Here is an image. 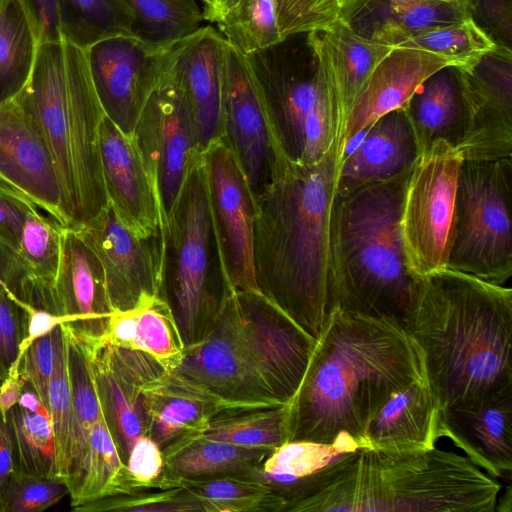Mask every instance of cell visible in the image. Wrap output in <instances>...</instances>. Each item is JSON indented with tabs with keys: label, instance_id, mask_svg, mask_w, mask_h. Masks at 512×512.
Wrapping results in <instances>:
<instances>
[{
	"label": "cell",
	"instance_id": "8d00e7d4",
	"mask_svg": "<svg viewBox=\"0 0 512 512\" xmlns=\"http://www.w3.org/2000/svg\"><path fill=\"white\" fill-rule=\"evenodd\" d=\"M62 37L83 48L118 36L139 37L123 0H58Z\"/></svg>",
	"mask_w": 512,
	"mask_h": 512
},
{
	"label": "cell",
	"instance_id": "d6a6232c",
	"mask_svg": "<svg viewBox=\"0 0 512 512\" xmlns=\"http://www.w3.org/2000/svg\"><path fill=\"white\" fill-rule=\"evenodd\" d=\"M273 449L239 446L201 436L185 438L163 450L164 474L197 478L258 473Z\"/></svg>",
	"mask_w": 512,
	"mask_h": 512
},
{
	"label": "cell",
	"instance_id": "c3c4849f",
	"mask_svg": "<svg viewBox=\"0 0 512 512\" xmlns=\"http://www.w3.org/2000/svg\"><path fill=\"white\" fill-rule=\"evenodd\" d=\"M16 269L15 252L0 241V382L7 376L25 334L24 313L8 294Z\"/></svg>",
	"mask_w": 512,
	"mask_h": 512
},
{
	"label": "cell",
	"instance_id": "be15d7a7",
	"mask_svg": "<svg viewBox=\"0 0 512 512\" xmlns=\"http://www.w3.org/2000/svg\"><path fill=\"white\" fill-rule=\"evenodd\" d=\"M5 1H6V0H0V11H1L2 6L4 5Z\"/></svg>",
	"mask_w": 512,
	"mask_h": 512
},
{
	"label": "cell",
	"instance_id": "9a60e30c",
	"mask_svg": "<svg viewBox=\"0 0 512 512\" xmlns=\"http://www.w3.org/2000/svg\"><path fill=\"white\" fill-rule=\"evenodd\" d=\"M209 208L226 277L234 290L259 291L253 261L256 199L220 137L202 152Z\"/></svg>",
	"mask_w": 512,
	"mask_h": 512
},
{
	"label": "cell",
	"instance_id": "f907efd6",
	"mask_svg": "<svg viewBox=\"0 0 512 512\" xmlns=\"http://www.w3.org/2000/svg\"><path fill=\"white\" fill-rule=\"evenodd\" d=\"M60 334L61 325L35 340L24 353L20 363V374L24 383L34 390L46 408Z\"/></svg>",
	"mask_w": 512,
	"mask_h": 512
},
{
	"label": "cell",
	"instance_id": "60d3db41",
	"mask_svg": "<svg viewBox=\"0 0 512 512\" xmlns=\"http://www.w3.org/2000/svg\"><path fill=\"white\" fill-rule=\"evenodd\" d=\"M7 419L14 439L15 468L31 475L55 478L54 439L47 408L29 411L16 404Z\"/></svg>",
	"mask_w": 512,
	"mask_h": 512
},
{
	"label": "cell",
	"instance_id": "f1b7e54d",
	"mask_svg": "<svg viewBox=\"0 0 512 512\" xmlns=\"http://www.w3.org/2000/svg\"><path fill=\"white\" fill-rule=\"evenodd\" d=\"M405 110L420 152L442 140L456 149L467 128V103L457 66H446L427 77Z\"/></svg>",
	"mask_w": 512,
	"mask_h": 512
},
{
	"label": "cell",
	"instance_id": "e575fe53",
	"mask_svg": "<svg viewBox=\"0 0 512 512\" xmlns=\"http://www.w3.org/2000/svg\"><path fill=\"white\" fill-rule=\"evenodd\" d=\"M135 489L139 488L133 486L128 476L101 411L91 433L81 472L68 490L71 506L74 508Z\"/></svg>",
	"mask_w": 512,
	"mask_h": 512
},
{
	"label": "cell",
	"instance_id": "f5cc1de1",
	"mask_svg": "<svg viewBox=\"0 0 512 512\" xmlns=\"http://www.w3.org/2000/svg\"><path fill=\"white\" fill-rule=\"evenodd\" d=\"M511 0H468L474 22L497 46L511 49Z\"/></svg>",
	"mask_w": 512,
	"mask_h": 512
},
{
	"label": "cell",
	"instance_id": "94428289",
	"mask_svg": "<svg viewBox=\"0 0 512 512\" xmlns=\"http://www.w3.org/2000/svg\"><path fill=\"white\" fill-rule=\"evenodd\" d=\"M0 193L11 195V196L18 197V198L25 199V200H29L18 189H16L12 184H10L1 174H0Z\"/></svg>",
	"mask_w": 512,
	"mask_h": 512
},
{
	"label": "cell",
	"instance_id": "bcb514c9",
	"mask_svg": "<svg viewBox=\"0 0 512 512\" xmlns=\"http://www.w3.org/2000/svg\"><path fill=\"white\" fill-rule=\"evenodd\" d=\"M133 491L104 497L72 508L77 512L124 511V512H202L199 502L180 487Z\"/></svg>",
	"mask_w": 512,
	"mask_h": 512
},
{
	"label": "cell",
	"instance_id": "4fadbf2b",
	"mask_svg": "<svg viewBox=\"0 0 512 512\" xmlns=\"http://www.w3.org/2000/svg\"><path fill=\"white\" fill-rule=\"evenodd\" d=\"M87 345L100 408L126 465L134 442L148 434L151 395L170 369L139 350L104 340Z\"/></svg>",
	"mask_w": 512,
	"mask_h": 512
},
{
	"label": "cell",
	"instance_id": "9c48e42d",
	"mask_svg": "<svg viewBox=\"0 0 512 512\" xmlns=\"http://www.w3.org/2000/svg\"><path fill=\"white\" fill-rule=\"evenodd\" d=\"M512 157L463 161L447 268L503 285L512 275Z\"/></svg>",
	"mask_w": 512,
	"mask_h": 512
},
{
	"label": "cell",
	"instance_id": "ee69618b",
	"mask_svg": "<svg viewBox=\"0 0 512 512\" xmlns=\"http://www.w3.org/2000/svg\"><path fill=\"white\" fill-rule=\"evenodd\" d=\"M497 45L474 22L468 19L416 34L397 47L425 50L463 67L477 61Z\"/></svg>",
	"mask_w": 512,
	"mask_h": 512
},
{
	"label": "cell",
	"instance_id": "4dcf8cb0",
	"mask_svg": "<svg viewBox=\"0 0 512 512\" xmlns=\"http://www.w3.org/2000/svg\"><path fill=\"white\" fill-rule=\"evenodd\" d=\"M180 487L202 512H280L285 499L263 472L184 478L162 475L157 488Z\"/></svg>",
	"mask_w": 512,
	"mask_h": 512
},
{
	"label": "cell",
	"instance_id": "d4e9b609",
	"mask_svg": "<svg viewBox=\"0 0 512 512\" xmlns=\"http://www.w3.org/2000/svg\"><path fill=\"white\" fill-rule=\"evenodd\" d=\"M361 135L358 147L341 159L336 194L404 175L421 153L405 108L381 116Z\"/></svg>",
	"mask_w": 512,
	"mask_h": 512
},
{
	"label": "cell",
	"instance_id": "5bb4252c",
	"mask_svg": "<svg viewBox=\"0 0 512 512\" xmlns=\"http://www.w3.org/2000/svg\"><path fill=\"white\" fill-rule=\"evenodd\" d=\"M294 35L249 57L260 82L269 118L286 159L299 165L305 126L321 89L314 54L306 41Z\"/></svg>",
	"mask_w": 512,
	"mask_h": 512
},
{
	"label": "cell",
	"instance_id": "836d02e7",
	"mask_svg": "<svg viewBox=\"0 0 512 512\" xmlns=\"http://www.w3.org/2000/svg\"><path fill=\"white\" fill-rule=\"evenodd\" d=\"M63 328L67 341L73 403L70 457L65 481L69 490L83 467L91 433L101 414V408L90 368L88 345L76 337L66 323Z\"/></svg>",
	"mask_w": 512,
	"mask_h": 512
},
{
	"label": "cell",
	"instance_id": "7402d4cb",
	"mask_svg": "<svg viewBox=\"0 0 512 512\" xmlns=\"http://www.w3.org/2000/svg\"><path fill=\"white\" fill-rule=\"evenodd\" d=\"M446 66L455 64L425 50L393 47L367 79L346 118L337 139L343 156L356 137L381 116L405 108L417 87Z\"/></svg>",
	"mask_w": 512,
	"mask_h": 512
},
{
	"label": "cell",
	"instance_id": "f546056e",
	"mask_svg": "<svg viewBox=\"0 0 512 512\" xmlns=\"http://www.w3.org/2000/svg\"><path fill=\"white\" fill-rule=\"evenodd\" d=\"M65 226L32 206L26 213L15 252L20 271L18 296L55 313L54 287L62 255ZM56 314V313H55Z\"/></svg>",
	"mask_w": 512,
	"mask_h": 512
},
{
	"label": "cell",
	"instance_id": "680465c9",
	"mask_svg": "<svg viewBox=\"0 0 512 512\" xmlns=\"http://www.w3.org/2000/svg\"><path fill=\"white\" fill-rule=\"evenodd\" d=\"M239 0H200L204 21L215 25L236 5Z\"/></svg>",
	"mask_w": 512,
	"mask_h": 512
},
{
	"label": "cell",
	"instance_id": "e0dca14e",
	"mask_svg": "<svg viewBox=\"0 0 512 512\" xmlns=\"http://www.w3.org/2000/svg\"><path fill=\"white\" fill-rule=\"evenodd\" d=\"M174 42L153 43L140 37L118 36L87 48L93 84L105 115L124 134L133 136Z\"/></svg>",
	"mask_w": 512,
	"mask_h": 512
},
{
	"label": "cell",
	"instance_id": "6da1fadb",
	"mask_svg": "<svg viewBox=\"0 0 512 512\" xmlns=\"http://www.w3.org/2000/svg\"><path fill=\"white\" fill-rule=\"evenodd\" d=\"M425 379L421 351L400 322L332 309L288 403V441L356 450L387 399Z\"/></svg>",
	"mask_w": 512,
	"mask_h": 512
},
{
	"label": "cell",
	"instance_id": "52a82bcc",
	"mask_svg": "<svg viewBox=\"0 0 512 512\" xmlns=\"http://www.w3.org/2000/svg\"><path fill=\"white\" fill-rule=\"evenodd\" d=\"M409 172L336 194L330 226V311L395 319L402 325L417 282L406 265L400 224Z\"/></svg>",
	"mask_w": 512,
	"mask_h": 512
},
{
	"label": "cell",
	"instance_id": "d590c367",
	"mask_svg": "<svg viewBox=\"0 0 512 512\" xmlns=\"http://www.w3.org/2000/svg\"><path fill=\"white\" fill-rule=\"evenodd\" d=\"M39 39L20 0H6L0 11V104L16 98L27 86Z\"/></svg>",
	"mask_w": 512,
	"mask_h": 512
},
{
	"label": "cell",
	"instance_id": "1f68e13d",
	"mask_svg": "<svg viewBox=\"0 0 512 512\" xmlns=\"http://www.w3.org/2000/svg\"><path fill=\"white\" fill-rule=\"evenodd\" d=\"M102 340L145 352L170 371L184 350L171 309L161 296L131 310L112 312Z\"/></svg>",
	"mask_w": 512,
	"mask_h": 512
},
{
	"label": "cell",
	"instance_id": "91938a15",
	"mask_svg": "<svg viewBox=\"0 0 512 512\" xmlns=\"http://www.w3.org/2000/svg\"><path fill=\"white\" fill-rule=\"evenodd\" d=\"M375 0H334L337 19L352 24Z\"/></svg>",
	"mask_w": 512,
	"mask_h": 512
},
{
	"label": "cell",
	"instance_id": "d6986e66",
	"mask_svg": "<svg viewBox=\"0 0 512 512\" xmlns=\"http://www.w3.org/2000/svg\"><path fill=\"white\" fill-rule=\"evenodd\" d=\"M226 44L214 25H203L175 41L164 61L163 75L191 114L202 152L222 137Z\"/></svg>",
	"mask_w": 512,
	"mask_h": 512
},
{
	"label": "cell",
	"instance_id": "7dc6e473",
	"mask_svg": "<svg viewBox=\"0 0 512 512\" xmlns=\"http://www.w3.org/2000/svg\"><path fill=\"white\" fill-rule=\"evenodd\" d=\"M68 494L64 481L14 468L0 491V512H41Z\"/></svg>",
	"mask_w": 512,
	"mask_h": 512
},
{
	"label": "cell",
	"instance_id": "2e32d148",
	"mask_svg": "<svg viewBox=\"0 0 512 512\" xmlns=\"http://www.w3.org/2000/svg\"><path fill=\"white\" fill-rule=\"evenodd\" d=\"M133 137L156 185L165 222L202 150L191 114L163 72Z\"/></svg>",
	"mask_w": 512,
	"mask_h": 512
},
{
	"label": "cell",
	"instance_id": "ffe728a7",
	"mask_svg": "<svg viewBox=\"0 0 512 512\" xmlns=\"http://www.w3.org/2000/svg\"><path fill=\"white\" fill-rule=\"evenodd\" d=\"M0 174L66 227L52 155L35 119L18 97L0 104Z\"/></svg>",
	"mask_w": 512,
	"mask_h": 512
},
{
	"label": "cell",
	"instance_id": "db71d44e",
	"mask_svg": "<svg viewBox=\"0 0 512 512\" xmlns=\"http://www.w3.org/2000/svg\"><path fill=\"white\" fill-rule=\"evenodd\" d=\"M32 202L0 193V241L16 252L25 222L26 213Z\"/></svg>",
	"mask_w": 512,
	"mask_h": 512
},
{
	"label": "cell",
	"instance_id": "7a4b0ae2",
	"mask_svg": "<svg viewBox=\"0 0 512 512\" xmlns=\"http://www.w3.org/2000/svg\"><path fill=\"white\" fill-rule=\"evenodd\" d=\"M402 326L440 409L512 393V290L448 268L417 278Z\"/></svg>",
	"mask_w": 512,
	"mask_h": 512
},
{
	"label": "cell",
	"instance_id": "ba28073f",
	"mask_svg": "<svg viewBox=\"0 0 512 512\" xmlns=\"http://www.w3.org/2000/svg\"><path fill=\"white\" fill-rule=\"evenodd\" d=\"M164 231L160 296L171 309L185 349L209 333L233 290L213 228L202 156L190 170Z\"/></svg>",
	"mask_w": 512,
	"mask_h": 512
},
{
	"label": "cell",
	"instance_id": "7bdbcfd3",
	"mask_svg": "<svg viewBox=\"0 0 512 512\" xmlns=\"http://www.w3.org/2000/svg\"><path fill=\"white\" fill-rule=\"evenodd\" d=\"M48 412L54 439V477L66 481L70 457L73 403L68 369L67 341L63 324L48 389Z\"/></svg>",
	"mask_w": 512,
	"mask_h": 512
},
{
	"label": "cell",
	"instance_id": "816d5d0a",
	"mask_svg": "<svg viewBox=\"0 0 512 512\" xmlns=\"http://www.w3.org/2000/svg\"><path fill=\"white\" fill-rule=\"evenodd\" d=\"M126 468L135 488H157L165 469L163 452L153 439L142 435L128 454Z\"/></svg>",
	"mask_w": 512,
	"mask_h": 512
},
{
	"label": "cell",
	"instance_id": "277c9868",
	"mask_svg": "<svg viewBox=\"0 0 512 512\" xmlns=\"http://www.w3.org/2000/svg\"><path fill=\"white\" fill-rule=\"evenodd\" d=\"M501 485L468 457L436 447L358 448L279 486L286 512H494Z\"/></svg>",
	"mask_w": 512,
	"mask_h": 512
},
{
	"label": "cell",
	"instance_id": "6f0895ef",
	"mask_svg": "<svg viewBox=\"0 0 512 512\" xmlns=\"http://www.w3.org/2000/svg\"><path fill=\"white\" fill-rule=\"evenodd\" d=\"M15 468L14 439L8 419L0 418V491Z\"/></svg>",
	"mask_w": 512,
	"mask_h": 512
},
{
	"label": "cell",
	"instance_id": "7c38bea8",
	"mask_svg": "<svg viewBox=\"0 0 512 512\" xmlns=\"http://www.w3.org/2000/svg\"><path fill=\"white\" fill-rule=\"evenodd\" d=\"M73 229L100 261L112 312L131 310L160 296L164 224L149 235H138L108 203L97 216Z\"/></svg>",
	"mask_w": 512,
	"mask_h": 512
},
{
	"label": "cell",
	"instance_id": "30bf717a",
	"mask_svg": "<svg viewBox=\"0 0 512 512\" xmlns=\"http://www.w3.org/2000/svg\"><path fill=\"white\" fill-rule=\"evenodd\" d=\"M462 162L455 147L439 140L420 153L409 172L400 224L406 265L415 278L447 268Z\"/></svg>",
	"mask_w": 512,
	"mask_h": 512
},
{
	"label": "cell",
	"instance_id": "603a6c76",
	"mask_svg": "<svg viewBox=\"0 0 512 512\" xmlns=\"http://www.w3.org/2000/svg\"><path fill=\"white\" fill-rule=\"evenodd\" d=\"M305 36L333 104L339 138L367 79L393 47L372 40L341 19Z\"/></svg>",
	"mask_w": 512,
	"mask_h": 512
},
{
	"label": "cell",
	"instance_id": "8fae6325",
	"mask_svg": "<svg viewBox=\"0 0 512 512\" xmlns=\"http://www.w3.org/2000/svg\"><path fill=\"white\" fill-rule=\"evenodd\" d=\"M222 138L235 155L255 199L292 166L274 133L263 91L249 57L228 43Z\"/></svg>",
	"mask_w": 512,
	"mask_h": 512
},
{
	"label": "cell",
	"instance_id": "484cf974",
	"mask_svg": "<svg viewBox=\"0 0 512 512\" xmlns=\"http://www.w3.org/2000/svg\"><path fill=\"white\" fill-rule=\"evenodd\" d=\"M440 407L427 380L392 394L368 424L360 448L415 453L435 448L441 434Z\"/></svg>",
	"mask_w": 512,
	"mask_h": 512
},
{
	"label": "cell",
	"instance_id": "44dd1931",
	"mask_svg": "<svg viewBox=\"0 0 512 512\" xmlns=\"http://www.w3.org/2000/svg\"><path fill=\"white\" fill-rule=\"evenodd\" d=\"M100 157L108 203L138 235L164 224L156 185L133 136L124 134L106 115L100 127Z\"/></svg>",
	"mask_w": 512,
	"mask_h": 512
},
{
	"label": "cell",
	"instance_id": "ac0fdd59",
	"mask_svg": "<svg viewBox=\"0 0 512 512\" xmlns=\"http://www.w3.org/2000/svg\"><path fill=\"white\" fill-rule=\"evenodd\" d=\"M458 69L468 111L463 161L512 157V50L496 46Z\"/></svg>",
	"mask_w": 512,
	"mask_h": 512
},
{
	"label": "cell",
	"instance_id": "b9f144b4",
	"mask_svg": "<svg viewBox=\"0 0 512 512\" xmlns=\"http://www.w3.org/2000/svg\"><path fill=\"white\" fill-rule=\"evenodd\" d=\"M135 17L137 35L153 43L182 39L204 24L200 0H123Z\"/></svg>",
	"mask_w": 512,
	"mask_h": 512
},
{
	"label": "cell",
	"instance_id": "cb8c5ba5",
	"mask_svg": "<svg viewBox=\"0 0 512 512\" xmlns=\"http://www.w3.org/2000/svg\"><path fill=\"white\" fill-rule=\"evenodd\" d=\"M55 313L74 315L70 326L83 342L93 344L105 336L112 309L99 259L76 230L65 227L62 255L54 287Z\"/></svg>",
	"mask_w": 512,
	"mask_h": 512
},
{
	"label": "cell",
	"instance_id": "5b68a950",
	"mask_svg": "<svg viewBox=\"0 0 512 512\" xmlns=\"http://www.w3.org/2000/svg\"><path fill=\"white\" fill-rule=\"evenodd\" d=\"M315 344L260 291L233 289L209 333L171 372L232 410L279 407L296 394Z\"/></svg>",
	"mask_w": 512,
	"mask_h": 512
},
{
	"label": "cell",
	"instance_id": "83f0119b",
	"mask_svg": "<svg viewBox=\"0 0 512 512\" xmlns=\"http://www.w3.org/2000/svg\"><path fill=\"white\" fill-rule=\"evenodd\" d=\"M233 411L203 387L171 371L153 391L148 436L161 448L200 435L216 415Z\"/></svg>",
	"mask_w": 512,
	"mask_h": 512
},
{
	"label": "cell",
	"instance_id": "4316f807",
	"mask_svg": "<svg viewBox=\"0 0 512 512\" xmlns=\"http://www.w3.org/2000/svg\"><path fill=\"white\" fill-rule=\"evenodd\" d=\"M441 434L492 478L511 480L512 393L476 408L440 409Z\"/></svg>",
	"mask_w": 512,
	"mask_h": 512
},
{
	"label": "cell",
	"instance_id": "9f6ffc18",
	"mask_svg": "<svg viewBox=\"0 0 512 512\" xmlns=\"http://www.w3.org/2000/svg\"><path fill=\"white\" fill-rule=\"evenodd\" d=\"M20 363L14 360L7 376L0 382V418L5 421L8 412L18 403L23 392L24 381L20 374Z\"/></svg>",
	"mask_w": 512,
	"mask_h": 512
},
{
	"label": "cell",
	"instance_id": "6125c7cd",
	"mask_svg": "<svg viewBox=\"0 0 512 512\" xmlns=\"http://www.w3.org/2000/svg\"><path fill=\"white\" fill-rule=\"evenodd\" d=\"M439 1L447 2V3H454V2H459L462 0H439Z\"/></svg>",
	"mask_w": 512,
	"mask_h": 512
},
{
	"label": "cell",
	"instance_id": "3957f363",
	"mask_svg": "<svg viewBox=\"0 0 512 512\" xmlns=\"http://www.w3.org/2000/svg\"><path fill=\"white\" fill-rule=\"evenodd\" d=\"M342 157L336 139L315 165H292L256 197L257 287L315 340L330 313V226Z\"/></svg>",
	"mask_w": 512,
	"mask_h": 512
},
{
	"label": "cell",
	"instance_id": "8992f818",
	"mask_svg": "<svg viewBox=\"0 0 512 512\" xmlns=\"http://www.w3.org/2000/svg\"><path fill=\"white\" fill-rule=\"evenodd\" d=\"M17 97L35 119L52 155L66 227H78L108 204L100 157L105 112L87 48L65 38L40 41L31 78Z\"/></svg>",
	"mask_w": 512,
	"mask_h": 512
},
{
	"label": "cell",
	"instance_id": "f6af8a7d",
	"mask_svg": "<svg viewBox=\"0 0 512 512\" xmlns=\"http://www.w3.org/2000/svg\"><path fill=\"white\" fill-rule=\"evenodd\" d=\"M339 454L334 445L287 441L265 458L262 472L273 483H290L318 470Z\"/></svg>",
	"mask_w": 512,
	"mask_h": 512
},
{
	"label": "cell",
	"instance_id": "74e56055",
	"mask_svg": "<svg viewBox=\"0 0 512 512\" xmlns=\"http://www.w3.org/2000/svg\"><path fill=\"white\" fill-rule=\"evenodd\" d=\"M387 16L375 25L369 38L397 47L427 30L462 22L469 17L468 0H387Z\"/></svg>",
	"mask_w": 512,
	"mask_h": 512
},
{
	"label": "cell",
	"instance_id": "681fc988",
	"mask_svg": "<svg viewBox=\"0 0 512 512\" xmlns=\"http://www.w3.org/2000/svg\"><path fill=\"white\" fill-rule=\"evenodd\" d=\"M282 37L321 30L337 20L334 0H277Z\"/></svg>",
	"mask_w": 512,
	"mask_h": 512
},
{
	"label": "cell",
	"instance_id": "11a10c76",
	"mask_svg": "<svg viewBox=\"0 0 512 512\" xmlns=\"http://www.w3.org/2000/svg\"><path fill=\"white\" fill-rule=\"evenodd\" d=\"M27 10L39 42L63 38L60 30L58 0H20Z\"/></svg>",
	"mask_w": 512,
	"mask_h": 512
},
{
	"label": "cell",
	"instance_id": "ab89813d",
	"mask_svg": "<svg viewBox=\"0 0 512 512\" xmlns=\"http://www.w3.org/2000/svg\"><path fill=\"white\" fill-rule=\"evenodd\" d=\"M225 41L246 56L281 43L277 0H239L214 25Z\"/></svg>",
	"mask_w": 512,
	"mask_h": 512
},
{
	"label": "cell",
	"instance_id": "f35d334b",
	"mask_svg": "<svg viewBox=\"0 0 512 512\" xmlns=\"http://www.w3.org/2000/svg\"><path fill=\"white\" fill-rule=\"evenodd\" d=\"M198 436L239 446L275 449L289 440L288 404L222 412Z\"/></svg>",
	"mask_w": 512,
	"mask_h": 512
}]
</instances>
